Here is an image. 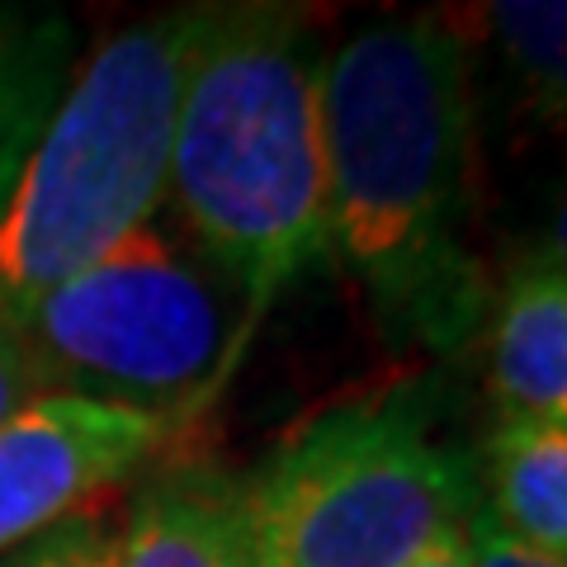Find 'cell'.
<instances>
[{
  "mask_svg": "<svg viewBox=\"0 0 567 567\" xmlns=\"http://www.w3.org/2000/svg\"><path fill=\"white\" fill-rule=\"evenodd\" d=\"M331 256L369 289L393 341L458 350L487 312L464 246L468 52L450 24L379 20L322 66Z\"/></svg>",
  "mask_w": 567,
  "mask_h": 567,
  "instance_id": "1",
  "label": "cell"
},
{
  "mask_svg": "<svg viewBox=\"0 0 567 567\" xmlns=\"http://www.w3.org/2000/svg\"><path fill=\"white\" fill-rule=\"evenodd\" d=\"M322 66L298 10L213 6L185 76L166 194L256 312L331 256Z\"/></svg>",
  "mask_w": 567,
  "mask_h": 567,
  "instance_id": "2",
  "label": "cell"
},
{
  "mask_svg": "<svg viewBox=\"0 0 567 567\" xmlns=\"http://www.w3.org/2000/svg\"><path fill=\"white\" fill-rule=\"evenodd\" d=\"M208 14L185 6L118 29L62 91L0 208V303L58 289L156 218Z\"/></svg>",
  "mask_w": 567,
  "mask_h": 567,
  "instance_id": "3",
  "label": "cell"
},
{
  "mask_svg": "<svg viewBox=\"0 0 567 567\" xmlns=\"http://www.w3.org/2000/svg\"><path fill=\"white\" fill-rule=\"evenodd\" d=\"M0 308L48 393L142 412L171 431L223 388L260 317L218 260L156 223L58 289Z\"/></svg>",
  "mask_w": 567,
  "mask_h": 567,
  "instance_id": "4",
  "label": "cell"
},
{
  "mask_svg": "<svg viewBox=\"0 0 567 567\" xmlns=\"http://www.w3.org/2000/svg\"><path fill=\"white\" fill-rule=\"evenodd\" d=\"M256 567H412L473 516L468 464L412 393L312 416L241 483Z\"/></svg>",
  "mask_w": 567,
  "mask_h": 567,
  "instance_id": "5",
  "label": "cell"
},
{
  "mask_svg": "<svg viewBox=\"0 0 567 567\" xmlns=\"http://www.w3.org/2000/svg\"><path fill=\"white\" fill-rule=\"evenodd\" d=\"M171 425L123 406L48 393L0 425V554L76 520L166 445Z\"/></svg>",
  "mask_w": 567,
  "mask_h": 567,
  "instance_id": "6",
  "label": "cell"
},
{
  "mask_svg": "<svg viewBox=\"0 0 567 567\" xmlns=\"http://www.w3.org/2000/svg\"><path fill=\"white\" fill-rule=\"evenodd\" d=\"M487 374L506 412L567 431V275L525 256L487 308Z\"/></svg>",
  "mask_w": 567,
  "mask_h": 567,
  "instance_id": "7",
  "label": "cell"
},
{
  "mask_svg": "<svg viewBox=\"0 0 567 567\" xmlns=\"http://www.w3.org/2000/svg\"><path fill=\"white\" fill-rule=\"evenodd\" d=\"M118 567H256L241 483L213 468H171L137 492Z\"/></svg>",
  "mask_w": 567,
  "mask_h": 567,
  "instance_id": "8",
  "label": "cell"
},
{
  "mask_svg": "<svg viewBox=\"0 0 567 567\" xmlns=\"http://www.w3.org/2000/svg\"><path fill=\"white\" fill-rule=\"evenodd\" d=\"M487 516L567 563V431L506 412L487 440Z\"/></svg>",
  "mask_w": 567,
  "mask_h": 567,
  "instance_id": "9",
  "label": "cell"
},
{
  "mask_svg": "<svg viewBox=\"0 0 567 567\" xmlns=\"http://www.w3.org/2000/svg\"><path fill=\"white\" fill-rule=\"evenodd\" d=\"M71 33L58 14H6L0 10V208L43 137L62 100L71 66Z\"/></svg>",
  "mask_w": 567,
  "mask_h": 567,
  "instance_id": "10",
  "label": "cell"
},
{
  "mask_svg": "<svg viewBox=\"0 0 567 567\" xmlns=\"http://www.w3.org/2000/svg\"><path fill=\"white\" fill-rule=\"evenodd\" d=\"M487 29L529 104L567 133V0H502Z\"/></svg>",
  "mask_w": 567,
  "mask_h": 567,
  "instance_id": "11",
  "label": "cell"
},
{
  "mask_svg": "<svg viewBox=\"0 0 567 567\" xmlns=\"http://www.w3.org/2000/svg\"><path fill=\"white\" fill-rule=\"evenodd\" d=\"M10 567H118V539L95 520H62L29 539Z\"/></svg>",
  "mask_w": 567,
  "mask_h": 567,
  "instance_id": "12",
  "label": "cell"
},
{
  "mask_svg": "<svg viewBox=\"0 0 567 567\" xmlns=\"http://www.w3.org/2000/svg\"><path fill=\"white\" fill-rule=\"evenodd\" d=\"M39 398H48V383L39 374V364H33L24 336L14 331L6 308H0V425H10Z\"/></svg>",
  "mask_w": 567,
  "mask_h": 567,
  "instance_id": "13",
  "label": "cell"
},
{
  "mask_svg": "<svg viewBox=\"0 0 567 567\" xmlns=\"http://www.w3.org/2000/svg\"><path fill=\"white\" fill-rule=\"evenodd\" d=\"M464 544H468V563L473 567H567L563 558H548L539 548L520 544L516 535H506L483 506H473L468 529H464Z\"/></svg>",
  "mask_w": 567,
  "mask_h": 567,
  "instance_id": "14",
  "label": "cell"
},
{
  "mask_svg": "<svg viewBox=\"0 0 567 567\" xmlns=\"http://www.w3.org/2000/svg\"><path fill=\"white\" fill-rule=\"evenodd\" d=\"M548 260L554 270L567 275V185L554 194V204H548V218H544V237H539V251H529Z\"/></svg>",
  "mask_w": 567,
  "mask_h": 567,
  "instance_id": "15",
  "label": "cell"
},
{
  "mask_svg": "<svg viewBox=\"0 0 567 567\" xmlns=\"http://www.w3.org/2000/svg\"><path fill=\"white\" fill-rule=\"evenodd\" d=\"M412 567H473L468 563V544H464V535L458 539H450V544H440V548H431L421 563H412Z\"/></svg>",
  "mask_w": 567,
  "mask_h": 567,
  "instance_id": "16",
  "label": "cell"
}]
</instances>
